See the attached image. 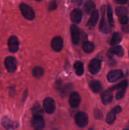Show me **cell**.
I'll list each match as a JSON object with an SVG mask.
<instances>
[{"label": "cell", "instance_id": "cell-14", "mask_svg": "<svg viewBox=\"0 0 129 130\" xmlns=\"http://www.w3.org/2000/svg\"><path fill=\"white\" fill-rule=\"evenodd\" d=\"M113 90L111 88L104 91L101 95V100L104 105H108L112 102L113 99Z\"/></svg>", "mask_w": 129, "mask_h": 130}, {"label": "cell", "instance_id": "cell-25", "mask_svg": "<svg viewBox=\"0 0 129 130\" xmlns=\"http://www.w3.org/2000/svg\"><path fill=\"white\" fill-rule=\"evenodd\" d=\"M32 112L33 116H42L44 111L40 104L36 103L33 105L32 108Z\"/></svg>", "mask_w": 129, "mask_h": 130}, {"label": "cell", "instance_id": "cell-37", "mask_svg": "<svg viewBox=\"0 0 129 130\" xmlns=\"http://www.w3.org/2000/svg\"><path fill=\"white\" fill-rule=\"evenodd\" d=\"M128 0H114L116 3L118 4H120V5H125L127 3Z\"/></svg>", "mask_w": 129, "mask_h": 130}, {"label": "cell", "instance_id": "cell-36", "mask_svg": "<svg viewBox=\"0 0 129 130\" xmlns=\"http://www.w3.org/2000/svg\"><path fill=\"white\" fill-rule=\"evenodd\" d=\"M122 29L123 32H124L125 33H128L129 32V25L126 24H124L123 26L121 27Z\"/></svg>", "mask_w": 129, "mask_h": 130}, {"label": "cell", "instance_id": "cell-2", "mask_svg": "<svg viewBox=\"0 0 129 130\" xmlns=\"http://www.w3.org/2000/svg\"><path fill=\"white\" fill-rule=\"evenodd\" d=\"M75 121L78 127L84 128L88 124V116L86 113L83 112H79L75 116Z\"/></svg>", "mask_w": 129, "mask_h": 130}, {"label": "cell", "instance_id": "cell-6", "mask_svg": "<svg viewBox=\"0 0 129 130\" xmlns=\"http://www.w3.org/2000/svg\"><path fill=\"white\" fill-rule=\"evenodd\" d=\"M123 77V71L120 69L111 71L107 75L108 81L110 83H115Z\"/></svg>", "mask_w": 129, "mask_h": 130}, {"label": "cell", "instance_id": "cell-35", "mask_svg": "<svg viewBox=\"0 0 129 130\" xmlns=\"http://www.w3.org/2000/svg\"><path fill=\"white\" fill-rule=\"evenodd\" d=\"M112 110L115 113V114H118L122 111V109H121V107L120 105H117V106H115V107L113 108Z\"/></svg>", "mask_w": 129, "mask_h": 130}, {"label": "cell", "instance_id": "cell-16", "mask_svg": "<svg viewBox=\"0 0 129 130\" xmlns=\"http://www.w3.org/2000/svg\"><path fill=\"white\" fill-rule=\"evenodd\" d=\"M2 125L5 128L7 129H16L18 126V124L16 122H14L9 119L8 117H3L2 119Z\"/></svg>", "mask_w": 129, "mask_h": 130}, {"label": "cell", "instance_id": "cell-22", "mask_svg": "<svg viewBox=\"0 0 129 130\" xmlns=\"http://www.w3.org/2000/svg\"><path fill=\"white\" fill-rule=\"evenodd\" d=\"M82 49L86 53H92L94 50V44L90 41H85L82 45Z\"/></svg>", "mask_w": 129, "mask_h": 130}, {"label": "cell", "instance_id": "cell-12", "mask_svg": "<svg viewBox=\"0 0 129 130\" xmlns=\"http://www.w3.org/2000/svg\"><path fill=\"white\" fill-rule=\"evenodd\" d=\"M63 47V40L61 37L56 36L51 41V48L54 52H60Z\"/></svg>", "mask_w": 129, "mask_h": 130}, {"label": "cell", "instance_id": "cell-34", "mask_svg": "<svg viewBox=\"0 0 129 130\" xmlns=\"http://www.w3.org/2000/svg\"><path fill=\"white\" fill-rule=\"evenodd\" d=\"M55 88L57 90H59L60 91L61 89L62 88V81L61 79H58L56 82L55 83Z\"/></svg>", "mask_w": 129, "mask_h": 130}, {"label": "cell", "instance_id": "cell-4", "mask_svg": "<svg viewBox=\"0 0 129 130\" xmlns=\"http://www.w3.org/2000/svg\"><path fill=\"white\" fill-rule=\"evenodd\" d=\"M5 66L9 72L13 73L16 71L17 67L16 60L15 59V57L11 56L6 57L5 60Z\"/></svg>", "mask_w": 129, "mask_h": 130}, {"label": "cell", "instance_id": "cell-20", "mask_svg": "<svg viewBox=\"0 0 129 130\" xmlns=\"http://www.w3.org/2000/svg\"><path fill=\"white\" fill-rule=\"evenodd\" d=\"M122 40V35L120 32H115L110 41V44L113 46L117 45Z\"/></svg>", "mask_w": 129, "mask_h": 130}, {"label": "cell", "instance_id": "cell-39", "mask_svg": "<svg viewBox=\"0 0 129 130\" xmlns=\"http://www.w3.org/2000/svg\"><path fill=\"white\" fill-rule=\"evenodd\" d=\"M37 1H42V0H36Z\"/></svg>", "mask_w": 129, "mask_h": 130}, {"label": "cell", "instance_id": "cell-28", "mask_svg": "<svg viewBox=\"0 0 129 130\" xmlns=\"http://www.w3.org/2000/svg\"><path fill=\"white\" fill-rule=\"evenodd\" d=\"M116 114L112 110L108 114L107 116H106V121L107 122L108 124H113L115 122V119H116Z\"/></svg>", "mask_w": 129, "mask_h": 130}, {"label": "cell", "instance_id": "cell-8", "mask_svg": "<svg viewBox=\"0 0 129 130\" xmlns=\"http://www.w3.org/2000/svg\"><path fill=\"white\" fill-rule=\"evenodd\" d=\"M101 68V62L97 58L91 60L89 64V71L92 74H96L99 72Z\"/></svg>", "mask_w": 129, "mask_h": 130}, {"label": "cell", "instance_id": "cell-27", "mask_svg": "<svg viewBox=\"0 0 129 130\" xmlns=\"http://www.w3.org/2000/svg\"><path fill=\"white\" fill-rule=\"evenodd\" d=\"M107 15H108V19L109 25L111 27H113L114 25V20L113 17V10L111 6L110 5H108L107 8Z\"/></svg>", "mask_w": 129, "mask_h": 130}, {"label": "cell", "instance_id": "cell-13", "mask_svg": "<svg viewBox=\"0 0 129 130\" xmlns=\"http://www.w3.org/2000/svg\"><path fill=\"white\" fill-rule=\"evenodd\" d=\"M99 17V13L97 10H94L92 12L89 20H88L87 24V27L90 29H92L97 24L98 21Z\"/></svg>", "mask_w": 129, "mask_h": 130}, {"label": "cell", "instance_id": "cell-32", "mask_svg": "<svg viewBox=\"0 0 129 130\" xmlns=\"http://www.w3.org/2000/svg\"><path fill=\"white\" fill-rule=\"evenodd\" d=\"M57 8V4L56 1L54 0H52L51 1V2L49 3V7H48V9H49V11H53V10H56Z\"/></svg>", "mask_w": 129, "mask_h": 130}, {"label": "cell", "instance_id": "cell-26", "mask_svg": "<svg viewBox=\"0 0 129 130\" xmlns=\"http://www.w3.org/2000/svg\"><path fill=\"white\" fill-rule=\"evenodd\" d=\"M128 81L126 80H123L121 82L119 83L118 85H115V86L111 88V89L113 91H114L115 90H126L128 86Z\"/></svg>", "mask_w": 129, "mask_h": 130}, {"label": "cell", "instance_id": "cell-5", "mask_svg": "<svg viewBox=\"0 0 129 130\" xmlns=\"http://www.w3.org/2000/svg\"><path fill=\"white\" fill-rule=\"evenodd\" d=\"M43 107L44 110L48 114H53L55 110V102L52 98L47 97L43 101Z\"/></svg>", "mask_w": 129, "mask_h": 130}, {"label": "cell", "instance_id": "cell-1", "mask_svg": "<svg viewBox=\"0 0 129 130\" xmlns=\"http://www.w3.org/2000/svg\"><path fill=\"white\" fill-rule=\"evenodd\" d=\"M22 15L29 20H32L35 18V12L30 6L25 3H21L19 6Z\"/></svg>", "mask_w": 129, "mask_h": 130}, {"label": "cell", "instance_id": "cell-17", "mask_svg": "<svg viewBox=\"0 0 129 130\" xmlns=\"http://www.w3.org/2000/svg\"><path fill=\"white\" fill-rule=\"evenodd\" d=\"M109 53L115 55L119 57H122L124 55V50L121 46H114V47L109 50Z\"/></svg>", "mask_w": 129, "mask_h": 130}, {"label": "cell", "instance_id": "cell-21", "mask_svg": "<svg viewBox=\"0 0 129 130\" xmlns=\"http://www.w3.org/2000/svg\"><path fill=\"white\" fill-rule=\"evenodd\" d=\"M74 69L75 71L76 74L77 76H82L84 72V68H83V64L82 62L78 61L74 63Z\"/></svg>", "mask_w": 129, "mask_h": 130}, {"label": "cell", "instance_id": "cell-10", "mask_svg": "<svg viewBox=\"0 0 129 130\" xmlns=\"http://www.w3.org/2000/svg\"><path fill=\"white\" fill-rule=\"evenodd\" d=\"M70 32L71 37H72V41L74 44H78L80 41V30L78 27L75 24L71 25L70 27Z\"/></svg>", "mask_w": 129, "mask_h": 130}, {"label": "cell", "instance_id": "cell-24", "mask_svg": "<svg viewBox=\"0 0 129 130\" xmlns=\"http://www.w3.org/2000/svg\"><path fill=\"white\" fill-rule=\"evenodd\" d=\"M44 74V71L41 67L37 66L35 67L32 70V74L34 77H35L37 79L41 78Z\"/></svg>", "mask_w": 129, "mask_h": 130}, {"label": "cell", "instance_id": "cell-11", "mask_svg": "<svg viewBox=\"0 0 129 130\" xmlns=\"http://www.w3.org/2000/svg\"><path fill=\"white\" fill-rule=\"evenodd\" d=\"M81 102V98L79 93L76 91L71 93L69 97V104L72 107L75 108L78 107Z\"/></svg>", "mask_w": 129, "mask_h": 130}, {"label": "cell", "instance_id": "cell-30", "mask_svg": "<svg viewBox=\"0 0 129 130\" xmlns=\"http://www.w3.org/2000/svg\"><path fill=\"white\" fill-rule=\"evenodd\" d=\"M94 118L97 119H101L103 118V114H102V112L99 109H94Z\"/></svg>", "mask_w": 129, "mask_h": 130}, {"label": "cell", "instance_id": "cell-15", "mask_svg": "<svg viewBox=\"0 0 129 130\" xmlns=\"http://www.w3.org/2000/svg\"><path fill=\"white\" fill-rule=\"evenodd\" d=\"M82 11L78 8H75L70 13V19L74 24H79L82 20Z\"/></svg>", "mask_w": 129, "mask_h": 130}, {"label": "cell", "instance_id": "cell-18", "mask_svg": "<svg viewBox=\"0 0 129 130\" xmlns=\"http://www.w3.org/2000/svg\"><path fill=\"white\" fill-rule=\"evenodd\" d=\"M89 87L94 93H99L102 90L101 83L96 80H92L89 83Z\"/></svg>", "mask_w": 129, "mask_h": 130}, {"label": "cell", "instance_id": "cell-19", "mask_svg": "<svg viewBox=\"0 0 129 130\" xmlns=\"http://www.w3.org/2000/svg\"><path fill=\"white\" fill-rule=\"evenodd\" d=\"M96 5L92 0H87L83 5V10L86 13H91L95 10Z\"/></svg>", "mask_w": 129, "mask_h": 130}, {"label": "cell", "instance_id": "cell-7", "mask_svg": "<svg viewBox=\"0 0 129 130\" xmlns=\"http://www.w3.org/2000/svg\"><path fill=\"white\" fill-rule=\"evenodd\" d=\"M32 126L37 129H42L45 127V121L42 116H34L31 121Z\"/></svg>", "mask_w": 129, "mask_h": 130}, {"label": "cell", "instance_id": "cell-29", "mask_svg": "<svg viewBox=\"0 0 129 130\" xmlns=\"http://www.w3.org/2000/svg\"><path fill=\"white\" fill-rule=\"evenodd\" d=\"M116 14L117 16L119 17L121 16H123V15H126L128 13V10L126 8L124 7V6H119L116 8Z\"/></svg>", "mask_w": 129, "mask_h": 130}, {"label": "cell", "instance_id": "cell-33", "mask_svg": "<svg viewBox=\"0 0 129 130\" xmlns=\"http://www.w3.org/2000/svg\"><path fill=\"white\" fill-rule=\"evenodd\" d=\"M119 21L121 24L124 25V24H126L128 22V17L126 15H123V16L120 17L119 19Z\"/></svg>", "mask_w": 129, "mask_h": 130}, {"label": "cell", "instance_id": "cell-23", "mask_svg": "<svg viewBox=\"0 0 129 130\" xmlns=\"http://www.w3.org/2000/svg\"><path fill=\"white\" fill-rule=\"evenodd\" d=\"M72 89H73V85L72 84H67L66 85H64L63 87H62V88L60 90V93L63 97L64 96H68L70 94V93L72 91Z\"/></svg>", "mask_w": 129, "mask_h": 130}, {"label": "cell", "instance_id": "cell-3", "mask_svg": "<svg viewBox=\"0 0 129 130\" xmlns=\"http://www.w3.org/2000/svg\"><path fill=\"white\" fill-rule=\"evenodd\" d=\"M101 13H102V17H101V20L100 21L99 24V29L105 34H108L110 32L111 29L108 24H107V22L105 20V11H106V7L104 5L102 6L101 7Z\"/></svg>", "mask_w": 129, "mask_h": 130}, {"label": "cell", "instance_id": "cell-31", "mask_svg": "<svg viewBox=\"0 0 129 130\" xmlns=\"http://www.w3.org/2000/svg\"><path fill=\"white\" fill-rule=\"evenodd\" d=\"M126 90H120L116 94V100H121L124 97Z\"/></svg>", "mask_w": 129, "mask_h": 130}, {"label": "cell", "instance_id": "cell-9", "mask_svg": "<svg viewBox=\"0 0 129 130\" xmlns=\"http://www.w3.org/2000/svg\"><path fill=\"white\" fill-rule=\"evenodd\" d=\"M8 49L11 53H15L17 52L19 49V41L18 39L15 36H12L10 37L8 41Z\"/></svg>", "mask_w": 129, "mask_h": 130}, {"label": "cell", "instance_id": "cell-38", "mask_svg": "<svg viewBox=\"0 0 129 130\" xmlns=\"http://www.w3.org/2000/svg\"><path fill=\"white\" fill-rule=\"evenodd\" d=\"M72 2L77 5H80L82 3V0H72Z\"/></svg>", "mask_w": 129, "mask_h": 130}]
</instances>
